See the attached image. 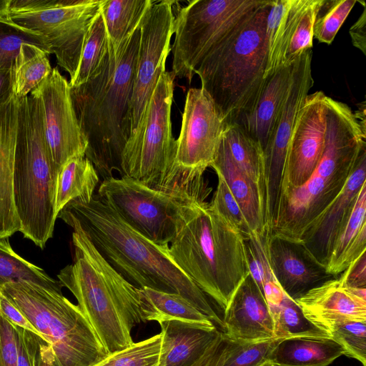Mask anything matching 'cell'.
Listing matches in <instances>:
<instances>
[{"mask_svg":"<svg viewBox=\"0 0 366 366\" xmlns=\"http://www.w3.org/2000/svg\"><path fill=\"white\" fill-rule=\"evenodd\" d=\"M73 230L83 232L104 258L136 287L177 293L190 302L221 331L222 319L207 295L172 260L166 247L132 229L97 195L74 199L58 214Z\"/></svg>","mask_w":366,"mask_h":366,"instance_id":"6da1fadb","label":"cell"},{"mask_svg":"<svg viewBox=\"0 0 366 366\" xmlns=\"http://www.w3.org/2000/svg\"><path fill=\"white\" fill-rule=\"evenodd\" d=\"M141 25V24H140ZM140 26L117 49H109L99 69L84 84L70 86L77 121L86 144L85 157L102 181L122 176V156L131 135V101Z\"/></svg>","mask_w":366,"mask_h":366,"instance_id":"7a4b0ae2","label":"cell"},{"mask_svg":"<svg viewBox=\"0 0 366 366\" xmlns=\"http://www.w3.org/2000/svg\"><path fill=\"white\" fill-rule=\"evenodd\" d=\"M166 251L223 312L249 274L245 237L207 201L190 209Z\"/></svg>","mask_w":366,"mask_h":366,"instance_id":"3957f363","label":"cell"},{"mask_svg":"<svg viewBox=\"0 0 366 366\" xmlns=\"http://www.w3.org/2000/svg\"><path fill=\"white\" fill-rule=\"evenodd\" d=\"M74 257L57 274L75 297L110 355L133 345L132 329L142 322L140 289L129 283L98 252L86 236L74 229Z\"/></svg>","mask_w":366,"mask_h":366,"instance_id":"277c9868","label":"cell"},{"mask_svg":"<svg viewBox=\"0 0 366 366\" xmlns=\"http://www.w3.org/2000/svg\"><path fill=\"white\" fill-rule=\"evenodd\" d=\"M265 0L239 29L212 48L194 71L226 124L242 125L264 84L267 62Z\"/></svg>","mask_w":366,"mask_h":366,"instance_id":"5b68a950","label":"cell"},{"mask_svg":"<svg viewBox=\"0 0 366 366\" xmlns=\"http://www.w3.org/2000/svg\"><path fill=\"white\" fill-rule=\"evenodd\" d=\"M174 79L172 71L160 76L123 150L122 176L166 193L206 199L212 188L207 186L204 174L176 163L177 140L172 136L171 122Z\"/></svg>","mask_w":366,"mask_h":366,"instance_id":"8992f818","label":"cell"},{"mask_svg":"<svg viewBox=\"0 0 366 366\" xmlns=\"http://www.w3.org/2000/svg\"><path fill=\"white\" fill-rule=\"evenodd\" d=\"M59 172L46 139L40 99L31 92L19 99L13 197L20 232L41 249L52 237L57 218Z\"/></svg>","mask_w":366,"mask_h":366,"instance_id":"52a82bcc","label":"cell"},{"mask_svg":"<svg viewBox=\"0 0 366 366\" xmlns=\"http://www.w3.org/2000/svg\"><path fill=\"white\" fill-rule=\"evenodd\" d=\"M0 293L49 343L54 366H93L109 355L79 306L62 292L23 280L4 285Z\"/></svg>","mask_w":366,"mask_h":366,"instance_id":"ba28073f","label":"cell"},{"mask_svg":"<svg viewBox=\"0 0 366 366\" xmlns=\"http://www.w3.org/2000/svg\"><path fill=\"white\" fill-rule=\"evenodd\" d=\"M104 0H9L8 23L41 38L73 80Z\"/></svg>","mask_w":366,"mask_h":366,"instance_id":"9c48e42d","label":"cell"},{"mask_svg":"<svg viewBox=\"0 0 366 366\" xmlns=\"http://www.w3.org/2000/svg\"><path fill=\"white\" fill-rule=\"evenodd\" d=\"M265 0H194L174 16L172 70L191 83L207 53L232 34Z\"/></svg>","mask_w":366,"mask_h":366,"instance_id":"30bf717a","label":"cell"},{"mask_svg":"<svg viewBox=\"0 0 366 366\" xmlns=\"http://www.w3.org/2000/svg\"><path fill=\"white\" fill-rule=\"evenodd\" d=\"M97 196L132 229L159 246L169 245L190 209L206 201L156 190L126 176L103 180Z\"/></svg>","mask_w":366,"mask_h":366,"instance_id":"8fae6325","label":"cell"},{"mask_svg":"<svg viewBox=\"0 0 366 366\" xmlns=\"http://www.w3.org/2000/svg\"><path fill=\"white\" fill-rule=\"evenodd\" d=\"M311 61V49L295 61L288 94L264 151L265 212L269 232L274 227L278 215L287 146L299 112L314 84Z\"/></svg>","mask_w":366,"mask_h":366,"instance_id":"7c38bea8","label":"cell"},{"mask_svg":"<svg viewBox=\"0 0 366 366\" xmlns=\"http://www.w3.org/2000/svg\"><path fill=\"white\" fill-rule=\"evenodd\" d=\"M175 3L171 0L153 1L142 21L131 101V134L136 129L160 76L166 71V59L174 34L172 7Z\"/></svg>","mask_w":366,"mask_h":366,"instance_id":"4fadbf2b","label":"cell"},{"mask_svg":"<svg viewBox=\"0 0 366 366\" xmlns=\"http://www.w3.org/2000/svg\"><path fill=\"white\" fill-rule=\"evenodd\" d=\"M226 124L213 100L202 88L188 90L177 140L176 163L204 174L214 162Z\"/></svg>","mask_w":366,"mask_h":366,"instance_id":"5bb4252c","label":"cell"},{"mask_svg":"<svg viewBox=\"0 0 366 366\" xmlns=\"http://www.w3.org/2000/svg\"><path fill=\"white\" fill-rule=\"evenodd\" d=\"M31 92L41 104L44 129L53 162L59 171L74 157H84L86 144L72 104L70 86L57 68Z\"/></svg>","mask_w":366,"mask_h":366,"instance_id":"9a60e30c","label":"cell"},{"mask_svg":"<svg viewBox=\"0 0 366 366\" xmlns=\"http://www.w3.org/2000/svg\"><path fill=\"white\" fill-rule=\"evenodd\" d=\"M327 97L321 91L308 94L299 112L287 149L282 192L306 182L322 157Z\"/></svg>","mask_w":366,"mask_h":366,"instance_id":"2e32d148","label":"cell"},{"mask_svg":"<svg viewBox=\"0 0 366 366\" xmlns=\"http://www.w3.org/2000/svg\"><path fill=\"white\" fill-rule=\"evenodd\" d=\"M365 183L366 142L361 147L343 188L309 226L300 243L306 254L324 269L331 248L351 213L360 189Z\"/></svg>","mask_w":366,"mask_h":366,"instance_id":"e0dca14e","label":"cell"},{"mask_svg":"<svg viewBox=\"0 0 366 366\" xmlns=\"http://www.w3.org/2000/svg\"><path fill=\"white\" fill-rule=\"evenodd\" d=\"M295 300L305 317L329 336L345 323L366 321V288L348 287L337 277L312 287Z\"/></svg>","mask_w":366,"mask_h":366,"instance_id":"ac0fdd59","label":"cell"},{"mask_svg":"<svg viewBox=\"0 0 366 366\" xmlns=\"http://www.w3.org/2000/svg\"><path fill=\"white\" fill-rule=\"evenodd\" d=\"M223 313L222 332L229 339L247 342L275 339L269 308L250 274L237 288Z\"/></svg>","mask_w":366,"mask_h":366,"instance_id":"d6986e66","label":"cell"},{"mask_svg":"<svg viewBox=\"0 0 366 366\" xmlns=\"http://www.w3.org/2000/svg\"><path fill=\"white\" fill-rule=\"evenodd\" d=\"M267 252L277 282L285 293L294 300L334 277L313 262L300 244L268 235Z\"/></svg>","mask_w":366,"mask_h":366,"instance_id":"ffe728a7","label":"cell"},{"mask_svg":"<svg viewBox=\"0 0 366 366\" xmlns=\"http://www.w3.org/2000/svg\"><path fill=\"white\" fill-rule=\"evenodd\" d=\"M159 325L162 343L157 366H189L201 358L222 333L214 325L171 320Z\"/></svg>","mask_w":366,"mask_h":366,"instance_id":"44dd1931","label":"cell"},{"mask_svg":"<svg viewBox=\"0 0 366 366\" xmlns=\"http://www.w3.org/2000/svg\"><path fill=\"white\" fill-rule=\"evenodd\" d=\"M18 108L14 94L0 104V237H9L21 229L13 197Z\"/></svg>","mask_w":366,"mask_h":366,"instance_id":"7402d4cb","label":"cell"},{"mask_svg":"<svg viewBox=\"0 0 366 366\" xmlns=\"http://www.w3.org/2000/svg\"><path fill=\"white\" fill-rule=\"evenodd\" d=\"M210 167L224 177L251 232L269 235L262 195L256 184L235 164L222 139Z\"/></svg>","mask_w":366,"mask_h":366,"instance_id":"603a6c76","label":"cell"},{"mask_svg":"<svg viewBox=\"0 0 366 366\" xmlns=\"http://www.w3.org/2000/svg\"><path fill=\"white\" fill-rule=\"evenodd\" d=\"M325 0H291L279 25L280 55L290 65L312 47L317 16Z\"/></svg>","mask_w":366,"mask_h":366,"instance_id":"cb8c5ba5","label":"cell"},{"mask_svg":"<svg viewBox=\"0 0 366 366\" xmlns=\"http://www.w3.org/2000/svg\"><path fill=\"white\" fill-rule=\"evenodd\" d=\"M294 63L282 66L265 78L252 113L240 125L264 151L275 119L288 94Z\"/></svg>","mask_w":366,"mask_h":366,"instance_id":"d4e9b609","label":"cell"},{"mask_svg":"<svg viewBox=\"0 0 366 366\" xmlns=\"http://www.w3.org/2000/svg\"><path fill=\"white\" fill-rule=\"evenodd\" d=\"M366 249V183L338 234L325 264V272L337 277Z\"/></svg>","mask_w":366,"mask_h":366,"instance_id":"484cf974","label":"cell"},{"mask_svg":"<svg viewBox=\"0 0 366 366\" xmlns=\"http://www.w3.org/2000/svg\"><path fill=\"white\" fill-rule=\"evenodd\" d=\"M342 355L344 350L331 338H290L277 344L269 362L274 366H327Z\"/></svg>","mask_w":366,"mask_h":366,"instance_id":"4316f807","label":"cell"},{"mask_svg":"<svg viewBox=\"0 0 366 366\" xmlns=\"http://www.w3.org/2000/svg\"><path fill=\"white\" fill-rule=\"evenodd\" d=\"M221 139L235 164L257 187L265 207V166L262 148L237 124H226Z\"/></svg>","mask_w":366,"mask_h":366,"instance_id":"83f0119b","label":"cell"},{"mask_svg":"<svg viewBox=\"0 0 366 366\" xmlns=\"http://www.w3.org/2000/svg\"><path fill=\"white\" fill-rule=\"evenodd\" d=\"M99 177L92 163L84 157H74L61 168L56 182L55 209L59 212L71 201L89 202L94 197Z\"/></svg>","mask_w":366,"mask_h":366,"instance_id":"f1b7e54d","label":"cell"},{"mask_svg":"<svg viewBox=\"0 0 366 366\" xmlns=\"http://www.w3.org/2000/svg\"><path fill=\"white\" fill-rule=\"evenodd\" d=\"M143 305L142 322L179 320L202 325L214 323L190 302L177 293H168L150 288L140 289Z\"/></svg>","mask_w":366,"mask_h":366,"instance_id":"f546056e","label":"cell"},{"mask_svg":"<svg viewBox=\"0 0 366 366\" xmlns=\"http://www.w3.org/2000/svg\"><path fill=\"white\" fill-rule=\"evenodd\" d=\"M152 3V0H104L100 11L114 49L140 26Z\"/></svg>","mask_w":366,"mask_h":366,"instance_id":"4dcf8cb0","label":"cell"},{"mask_svg":"<svg viewBox=\"0 0 366 366\" xmlns=\"http://www.w3.org/2000/svg\"><path fill=\"white\" fill-rule=\"evenodd\" d=\"M48 54L38 46L24 44L13 68V92L21 99L29 95L51 72Z\"/></svg>","mask_w":366,"mask_h":366,"instance_id":"1f68e13d","label":"cell"},{"mask_svg":"<svg viewBox=\"0 0 366 366\" xmlns=\"http://www.w3.org/2000/svg\"><path fill=\"white\" fill-rule=\"evenodd\" d=\"M23 280L62 292L63 285L59 280L17 254L10 245L9 237H0V289L6 283Z\"/></svg>","mask_w":366,"mask_h":366,"instance_id":"d6a6232c","label":"cell"},{"mask_svg":"<svg viewBox=\"0 0 366 366\" xmlns=\"http://www.w3.org/2000/svg\"><path fill=\"white\" fill-rule=\"evenodd\" d=\"M269 310L274 321L275 339L330 338L305 317L296 301L287 295Z\"/></svg>","mask_w":366,"mask_h":366,"instance_id":"836d02e7","label":"cell"},{"mask_svg":"<svg viewBox=\"0 0 366 366\" xmlns=\"http://www.w3.org/2000/svg\"><path fill=\"white\" fill-rule=\"evenodd\" d=\"M108 49L109 38L100 11L89 30L76 74L69 81V86H78L85 83L99 69Z\"/></svg>","mask_w":366,"mask_h":366,"instance_id":"e575fe53","label":"cell"},{"mask_svg":"<svg viewBox=\"0 0 366 366\" xmlns=\"http://www.w3.org/2000/svg\"><path fill=\"white\" fill-rule=\"evenodd\" d=\"M223 333V332H222ZM224 339L222 366H262L269 362L270 357L280 339L259 342L237 341Z\"/></svg>","mask_w":366,"mask_h":366,"instance_id":"d590c367","label":"cell"},{"mask_svg":"<svg viewBox=\"0 0 366 366\" xmlns=\"http://www.w3.org/2000/svg\"><path fill=\"white\" fill-rule=\"evenodd\" d=\"M161 335L138 342L109 355L93 366H157L161 351Z\"/></svg>","mask_w":366,"mask_h":366,"instance_id":"8d00e7d4","label":"cell"},{"mask_svg":"<svg viewBox=\"0 0 366 366\" xmlns=\"http://www.w3.org/2000/svg\"><path fill=\"white\" fill-rule=\"evenodd\" d=\"M357 0H325L317 16L313 37L330 44Z\"/></svg>","mask_w":366,"mask_h":366,"instance_id":"74e56055","label":"cell"},{"mask_svg":"<svg viewBox=\"0 0 366 366\" xmlns=\"http://www.w3.org/2000/svg\"><path fill=\"white\" fill-rule=\"evenodd\" d=\"M32 44L51 54L44 40L11 24L0 22V69H12L21 46Z\"/></svg>","mask_w":366,"mask_h":366,"instance_id":"f35d334b","label":"cell"},{"mask_svg":"<svg viewBox=\"0 0 366 366\" xmlns=\"http://www.w3.org/2000/svg\"><path fill=\"white\" fill-rule=\"evenodd\" d=\"M18 333L17 366H54L49 343L42 337L16 326Z\"/></svg>","mask_w":366,"mask_h":366,"instance_id":"ab89813d","label":"cell"},{"mask_svg":"<svg viewBox=\"0 0 366 366\" xmlns=\"http://www.w3.org/2000/svg\"><path fill=\"white\" fill-rule=\"evenodd\" d=\"M330 336L342 347L345 355L366 366V321L345 323L336 328Z\"/></svg>","mask_w":366,"mask_h":366,"instance_id":"60d3db41","label":"cell"},{"mask_svg":"<svg viewBox=\"0 0 366 366\" xmlns=\"http://www.w3.org/2000/svg\"><path fill=\"white\" fill-rule=\"evenodd\" d=\"M216 174L218 183L210 204L246 238L252 232L224 177L219 173Z\"/></svg>","mask_w":366,"mask_h":366,"instance_id":"b9f144b4","label":"cell"},{"mask_svg":"<svg viewBox=\"0 0 366 366\" xmlns=\"http://www.w3.org/2000/svg\"><path fill=\"white\" fill-rule=\"evenodd\" d=\"M17 360L16 327L0 312V366H17Z\"/></svg>","mask_w":366,"mask_h":366,"instance_id":"7bdbcfd3","label":"cell"},{"mask_svg":"<svg viewBox=\"0 0 366 366\" xmlns=\"http://www.w3.org/2000/svg\"><path fill=\"white\" fill-rule=\"evenodd\" d=\"M342 283L351 288H366V254H362L340 274Z\"/></svg>","mask_w":366,"mask_h":366,"instance_id":"ee69618b","label":"cell"},{"mask_svg":"<svg viewBox=\"0 0 366 366\" xmlns=\"http://www.w3.org/2000/svg\"><path fill=\"white\" fill-rule=\"evenodd\" d=\"M0 312L12 324L41 336L21 311L0 293Z\"/></svg>","mask_w":366,"mask_h":366,"instance_id":"f6af8a7d","label":"cell"},{"mask_svg":"<svg viewBox=\"0 0 366 366\" xmlns=\"http://www.w3.org/2000/svg\"><path fill=\"white\" fill-rule=\"evenodd\" d=\"M224 340L223 333L209 350L189 366H222L224 362Z\"/></svg>","mask_w":366,"mask_h":366,"instance_id":"bcb514c9","label":"cell"},{"mask_svg":"<svg viewBox=\"0 0 366 366\" xmlns=\"http://www.w3.org/2000/svg\"><path fill=\"white\" fill-rule=\"evenodd\" d=\"M350 34L354 46L366 54V9L350 29Z\"/></svg>","mask_w":366,"mask_h":366,"instance_id":"7dc6e473","label":"cell"},{"mask_svg":"<svg viewBox=\"0 0 366 366\" xmlns=\"http://www.w3.org/2000/svg\"><path fill=\"white\" fill-rule=\"evenodd\" d=\"M13 94L12 69H0V104L6 102Z\"/></svg>","mask_w":366,"mask_h":366,"instance_id":"c3c4849f","label":"cell"},{"mask_svg":"<svg viewBox=\"0 0 366 366\" xmlns=\"http://www.w3.org/2000/svg\"><path fill=\"white\" fill-rule=\"evenodd\" d=\"M365 102L357 104V109L353 112L354 117L358 122L362 131L366 134V117H365Z\"/></svg>","mask_w":366,"mask_h":366,"instance_id":"681fc988","label":"cell"},{"mask_svg":"<svg viewBox=\"0 0 366 366\" xmlns=\"http://www.w3.org/2000/svg\"><path fill=\"white\" fill-rule=\"evenodd\" d=\"M9 0H0V22L8 23L7 9Z\"/></svg>","mask_w":366,"mask_h":366,"instance_id":"f907efd6","label":"cell"},{"mask_svg":"<svg viewBox=\"0 0 366 366\" xmlns=\"http://www.w3.org/2000/svg\"><path fill=\"white\" fill-rule=\"evenodd\" d=\"M262 366H274V365H272V363H270V362H267V363L264 364V365H262Z\"/></svg>","mask_w":366,"mask_h":366,"instance_id":"816d5d0a","label":"cell"}]
</instances>
